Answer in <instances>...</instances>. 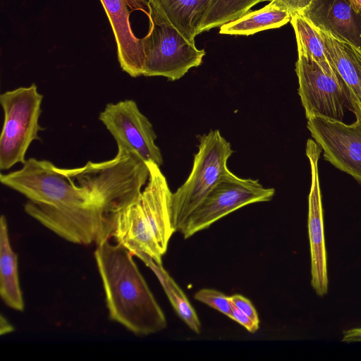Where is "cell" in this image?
I'll return each mask as SVG.
<instances>
[{"label":"cell","instance_id":"obj_7","mask_svg":"<svg viewBox=\"0 0 361 361\" xmlns=\"http://www.w3.org/2000/svg\"><path fill=\"white\" fill-rule=\"evenodd\" d=\"M274 194V188L263 187L258 180L239 178L228 169L179 232L185 239L189 238L244 206L270 201Z\"/></svg>","mask_w":361,"mask_h":361},{"label":"cell","instance_id":"obj_9","mask_svg":"<svg viewBox=\"0 0 361 361\" xmlns=\"http://www.w3.org/2000/svg\"><path fill=\"white\" fill-rule=\"evenodd\" d=\"M99 119L118 147L135 153L145 162H153L159 166L163 164L161 150L155 144L157 135L153 126L134 100L107 104Z\"/></svg>","mask_w":361,"mask_h":361},{"label":"cell","instance_id":"obj_2","mask_svg":"<svg viewBox=\"0 0 361 361\" xmlns=\"http://www.w3.org/2000/svg\"><path fill=\"white\" fill-rule=\"evenodd\" d=\"M94 254L109 318L139 336L164 329L167 326L165 314L131 252L106 238L97 245Z\"/></svg>","mask_w":361,"mask_h":361},{"label":"cell","instance_id":"obj_17","mask_svg":"<svg viewBox=\"0 0 361 361\" xmlns=\"http://www.w3.org/2000/svg\"><path fill=\"white\" fill-rule=\"evenodd\" d=\"M291 13L270 4L247 12L240 18L220 26L219 33L230 35H250L256 32L280 27L290 21Z\"/></svg>","mask_w":361,"mask_h":361},{"label":"cell","instance_id":"obj_23","mask_svg":"<svg viewBox=\"0 0 361 361\" xmlns=\"http://www.w3.org/2000/svg\"><path fill=\"white\" fill-rule=\"evenodd\" d=\"M229 298L236 307L250 317L254 322L259 324L257 312L250 300L239 294L233 295Z\"/></svg>","mask_w":361,"mask_h":361},{"label":"cell","instance_id":"obj_4","mask_svg":"<svg viewBox=\"0 0 361 361\" xmlns=\"http://www.w3.org/2000/svg\"><path fill=\"white\" fill-rule=\"evenodd\" d=\"M233 153L231 144L219 130H210L200 137L191 172L171 195V219L176 232H179L188 216L228 169L227 161Z\"/></svg>","mask_w":361,"mask_h":361},{"label":"cell","instance_id":"obj_19","mask_svg":"<svg viewBox=\"0 0 361 361\" xmlns=\"http://www.w3.org/2000/svg\"><path fill=\"white\" fill-rule=\"evenodd\" d=\"M298 54L317 62L326 71L337 73L329 60L324 42L317 29L302 14L291 15Z\"/></svg>","mask_w":361,"mask_h":361},{"label":"cell","instance_id":"obj_22","mask_svg":"<svg viewBox=\"0 0 361 361\" xmlns=\"http://www.w3.org/2000/svg\"><path fill=\"white\" fill-rule=\"evenodd\" d=\"M315 0H271L270 4L279 8L288 10L291 15L301 13Z\"/></svg>","mask_w":361,"mask_h":361},{"label":"cell","instance_id":"obj_28","mask_svg":"<svg viewBox=\"0 0 361 361\" xmlns=\"http://www.w3.org/2000/svg\"><path fill=\"white\" fill-rule=\"evenodd\" d=\"M348 1L357 13H361V0H348Z\"/></svg>","mask_w":361,"mask_h":361},{"label":"cell","instance_id":"obj_3","mask_svg":"<svg viewBox=\"0 0 361 361\" xmlns=\"http://www.w3.org/2000/svg\"><path fill=\"white\" fill-rule=\"evenodd\" d=\"M149 178L140 195L108 215L109 235L133 256L144 254L162 264L169 240L176 232L171 219V192L160 166L146 162Z\"/></svg>","mask_w":361,"mask_h":361},{"label":"cell","instance_id":"obj_5","mask_svg":"<svg viewBox=\"0 0 361 361\" xmlns=\"http://www.w3.org/2000/svg\"><path fill=\"white\" fill-rule=\"evenodd\" d=\"M43 95L35 84L2 93L0 102L4 111V123L0 135V169L8 170L15 164L25 162L30 144L39 140L42 130L39 124Z\"/></svg>","mask_w":361,"mask_h":361},{"label":"cell","instance_id":"obj_8","mask_svg":"<svg viewBox=\"0 0 361 361\" xmlns=\"http://www.w3.org/2000/svg\"><path fill=\"white\" fill-rule=\"evenodd\" d=\"M298 94L307 118L319 116L343 121L350 94L338 73L326 71L317 62L298 54L295 63ZM351 105V104H350Z\"/></svg>","mask_w":361,"mask_h":361},{"label":"cell","instance_id":"obj_12","mask_svg":"<svg viewBox=\"0 0 361 361\" xmlns=\"http://www.w3.org/2000/svg\"><path fill=\"white\" fill-rule=\"evenodd\" d=\"M111 24L117 46L118 62L131 77L142 75L145 53L142 38L133 33L130 22L131 12L146 11L147 0H100Z\"/></svg>","mask_w":361,"mask_h":361},{"label":"cell","instance_id":"obj_6","mask_svg":"<svg viewBox=\"0 0 361 361\" xmlns=\"http://www.w3.org/2000/svg\"><path fill=\"white\" fill-rule=\"evenodd\" d=\"M147 6L149 29L142 38L145 53L142 75L178 80L190 68L201 65L205 51L197 49L168 24L148 1Z\"/></svg>","mask_w":361,"mask_h":361},{"label":"cell","instance_id":"obj_26","mask_svg":"<svg viewBox=\"0 0 361 361\" xmlns=\"http://www.w3.org/2000/svg\"><path fill=\"white\" fill-rule=\"evenodd\" d=\"M0 334H6L13 331V326L1 314L0 319Z\"/></svg>","mask_w":361,"mask_h":361},{"label":"cell","instance_id":"obj_16","mask_svg":"<svg viewBox=\"0 0 361 361\" xmlns=\"http://www.w3.org/2000/svg\"><path fill=\"white\" fill-rule=\"evenodd\" d=\"M0 295L8 307L23 311L24 301L19 283L18 256L11 245L7 221L4 215L0 219Z\"/></svg>","mask_w":361,"mask_h":361},{"label":"cell","instance_id":"obj_27","mask_svg":"<svg viewBox=\"0 0 361 361\" xmlns=\"http://www.w3.org/2000/svg\"><path fill=\"white\" fill-rule=\"evenodd\" d=\"M352 51H353V54L354 55V57L355 59V61H356V63H357V68H358V71H359V73H360V78H361V50L357 49V47H355V46L352 45V44H348Z\"/></svg>","mask_w":361,"mask_h":361},{"label":"cell","instance_id":"obj_1","mask_svg":"<svg viewBox=\"0 0 361 361\" xmlns=\"http://www.w3.org/2000/svg\"><path fill=\"white\" fill-rule=\"evenodd\" d=\"M21 169L1 173V183L24 195L25 212L71 243L98 244L107 235V214L135 200L149 168L136 154L118 148L112 159L59 168L30 158Z\"/></svg>","mask_w":361,"mask_h":361},{"label":"cell","instance_id":"obj_24","mask_svg":"<svg viewBox=\"0 0 361 361\" xmlns=\"http://www.w3.org/2000/svg\"><path fill=\"white\" fill-rule=\"evenodd\" d=\"M230 318L242 325L250 333L254 334L259 329V324L254 322L250 317L240 310L233 303L232 313Z\"/></svg>","mask_w":361,"mask_h":361},{"label":"cell","instance_id":"obj_15","mask_svg":"<svg viewBox=\"0 0 361 361\" xmlns=\"http://www.w3.org/2000/svg\"><path fill=\"white\" fill-rule=\"evenodd\" d=\"M317 30L324 42L329 61L348 89L353 111L361 115V78L349 44L322 30Z\"/></svg>","mask_w":361,"mask_h":361},{"label":"cell","instance_id":"obj_13","mask_svg":"<svg viewBox=\"0 0 361 361\" xmlns=\"http://www.w3.org/2000/svg\"><path fill=\"white\" fill-rule=\"evenodd\" d=\"M300 14L316 28L361 50V13L348 0H315Z\"/></svg>","mask_w":361,"mask_h":361},{"label":"cell","instance_id":"obj_11","mask_svg":"<svg viewBox=\"0 0 361 361\" xmlns=\"http://www.w3.org/2000/svg\"><path fill=\"white\" fill-rule=\"evenodd\" d=\"M322 149L308 139L306 155L311 166V187L308 197V235L311 256V285L319 296L328 291L327 257L324 241L323 209L319 180L318 161Z\"/></svg>","mask_w":361,"mask_h":361},{"label":"cell","instance_id":"obj_14","mask_svg":"<svg viewBox=\"0 0 361 361\" xmlns=\"http://www.w3.org/2000/svg\"><path fill=\"white\" fill-rule=\"evenodd\" d=\"M210 0H147L164 20L195 44Z\"/></svg>","mask_w":361,"mask_h":361},{"label":"cell","instance_id":"obj_25","mask_svg":"<svg viewBox=\"0 0 361 361\" xmlns=\"http://www.w3.org/2000/svg\"><path fill=\"white\" fill-rule=\"evenodd\" d=\"M342 341L346 343L361 341V327L353 328L343 331Z\"/></svg>","mask_w":361,"mask_h":361},{"label":"cell","instance_id":"obj_18","mask_svg":"<svg viewBox=\"0 0 361 361\" xmlns=\"http://www.w3.org/2000/svg\"><path fill=\"white\" fill-rule=\"evenodd\" d=\"M135 256L156 274L178 316L193 332L199 334L201 331V323L195 309L182 289L163 268L162 264L156 263L144 254L139 253Z\"/></svg>","mask_w":361,"mask_h":361},{"label":"cell","instance_id":"obj_20","mask_svg":"<svg viewBox=\"0 0 361 361\" xmlns=\"http://www.w3.org/2000/svg\"><path fill=\"white\" fill-rule=\"evenodd\" d=\"M271 0H210L200 34L235 20L255 5Z\"/></svg>","mask_w":361,"mask_h":361},{"label":"cell","instance_id":"obj_10","mask_svg":"<svg viewBox=\"0 0 361 361\" xmlns=\"http://www.w3.org/2000/svg\"><path fill=\"white\" fill-rule=\"evenodd\" d=\"M355 114L351 124L311 116L307 126L324 159L361 184V115Z\"/></svg>","mask_w":361,"mask_h":361},{"label":"cell","instance_id":"obj_21","mask_svg":"<svg viewBox=\"0 0 361 361\" xmlns=\"http://www.w3.org/2000/svg\"><path fill=\"white\" fill-rule=\"evenodd\" d=\"M194 298L230 318L232 302L224 293L214 289L202 288L195 293Z\"/></svg>","mask_w":361,"mask_h":361}]
</instances>
